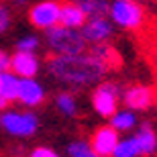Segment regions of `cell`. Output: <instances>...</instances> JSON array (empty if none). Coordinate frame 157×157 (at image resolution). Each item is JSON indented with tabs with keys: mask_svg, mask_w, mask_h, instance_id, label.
<instances>
[{
	"mask_svg": "<svg viewBox=\"0 0 157 157\" xmlns=\"http://www.w3.org/2000/svg\"><path fill=\"white\" fill-rule=\"evenodd\" d=\"M88 21V14L80 8L76 0L61 2V14H59V25L67 29H82Z\"/></svg>",
	"mask_w": 157,
	"mask_h": 157,
	"instance_id": "cell-12",
	"label": "cell"
},
{
	"mask_svg": "<svg viewBox=\"0 0 157 157\" xmlns=\"http://www.w3.org/2000/svg\"><path fill=\"white\" fill-rule=\"evenodd\" d=\"M18 86H21V78L12 74L10 70L0 74V98L6 100L10 104L12 100H18Z\"/></svg>",
	"mask_w": 157,
	"mask_h": 157,
	"instance_id": "cell-14",
	"label": "cell"
},
{
	"mask_svg": "<svg viewBox=\"0 0 157 157\" xmlns=\"http://www.w3.org/2000/svg\"><path fill=\"white\" fill-rule=\"evenodd\" d=\"M135 141H137V145L141 149V155L149 157L157 151V133H155V128H153V124L149 121L141 122L139 131L135 133Z\"/></svg>",
	"mask_w": 157,
	"mask_h": 157,
	"instance_id": "cell-13",
	"label": "cell"
},
{
	"mask_svg": "<svg viewBox=\"0 0 157 157\" xmlns=\"http://www.w3.org/2000/svg\"><path fill=\"white\" fill-rule=\"evenodd\" d=\"M137 124V117H135V110H117L110 117V127H114L117 131H131V128Z\"/></svg>",
	"mask_w": 157,
	"mask_h": 157,
	"instance_id": "cell-15",
	"label": "cell"
},
{
	"mask_svg": "<svg viewBox=\"0 0 157 157\" xmlns=\"http://www.w3.org/2000/svg\"><path fill=\"white\" fill-rule=\"evenodd\" d=\"M8 70H10V55L4 49H0V74L2 71H8Z\"/></svg>",
	"mask_w": 157,
	"mask_h": 157,
	"instance_id": "cell-24",
	"label": "cell"
},
{
	"mask_svg": "<svg viewBox=\"0 0 157 157\" xmlns=\"http://www.w3.org/2000/svg\"><path fill=\"white\" fill-rule=\"evenodd\" d=\"M80 31L88 43H94V45L108 43L114 37V23L106 17H90Z\"/></svg>",
	"mask_w": 157,
	"mask_h": 157,
	"instance_id": "cell-7",
	"label": "cell"
},
{
	"mask_svg": "<svg viewBox=\"0 0 157 157\" xmlns=\"http://www.w3.org/2000/svg\"><path fill=\"white\" fill-rule=\"evenodd\" d=\"M0 128L12 137H31L39 128V118L31 110H4L0 114Z\"/></svg>",
	"mask_w": 157,
	"mask_h": 157,
	"instance_id": "cell-4",
	"label": "cell"
},
{
	"mask_svg": "<svg viewBox=\"0 0 157 157\" xmlns=\"http://www.w3.org/2000/svg\"><path fill=\"white\" fill-rule=\"evenodd\" d=\"M12 2H14V6H25L29 0H12Z\"/></svg>",
	"mask_w": 157,
	"mask_h": 157,
	"instance_id": "cell-25",
	"label": "cell"
},
{
	"mask_svg": "<svg viewBox=\"0 0 157 157\" xmlns=\"http://www.w3.org/2000/svg\"><path fill=\"white\" fill-rule=\"evenodd\" d=\"M45 100V88L35 78H21L18 86V102L27 108H35Z\"/></svg>",
	"mask_w": 157,
	"mask_h": 157,
	"instance_id": "cell-9",
	"label": "cell"
},
{
	"mask_svg": "<svg viewBox=\"0 0 157 157\" xmlns=\"http://www.w3.org/2000/svg\"><path fill=\"white\" fill-rule=\"evenodd\" d=\"M153 59H155V63H157V45H155V51H153Z\"/></svg>",
	"mask_w": 157,
	"mask_h": 157,
	"instance_id": "cell-26",
	"label": "cell"
},
{
	"mask_svg": "<svg viewBox=\"0 0 157 157\" xmlns=\"http://www.w3.org/2000/svg\"><path fill=\"white\" fill-rule=\"evenodd\" d=\"M55 106H57V110L65 117H76L78 114V100L76 96L71 92H61L57 94V98H55Z\"/></svg>",
	"mask_w": 157,
	"mask_h": 157,
	"instance_id": "cell-16",
	"label": "cell"
},
{
	"mask_svg": "<svg viewBox=\"0 0 157 157\" xmlns=\"http://www.w3.org/2000/svg\"><path fill=\"white\" fill-rule=\"evenodd\" d=\"M118 100H121V88L114 82H102L96 86L92 94V106L100 117L110 118L118 110Z\"/></svg>",
	"mask_w": 157,
	"mask_h": 157,
	"instance_id": "cell-5",
	"label": "cell"
},
{
	"mask_svg": "<svg viewBox=\"0 0 157 157\" xmlns=\"http://www.w3.org/2000/svg\"><path fill=\"white\" fill-rule=\"evenodd\" d=\"M59 14H61V2L57 0H41L31 6L29 21L37 29H53L59 25Z\"/></svg>",
	"mask_w": 157,
	"mask_h": 157,
	"instance_id": "cell-6",
	"label": "cell"
},
{
	"mask_svg": "<svg viewBox=\"0 0 157 157\" xmlns=\"http://www.w3.org/2000/svg\"><path fill=\"white\" fill-rule=\"evenodd\" d=\"M110 21L121 29L135 31L145 21V10L137 0H114L110 4Z\"/></svg>",
	"mask_w": 157,
	"mask_h": 157,
	"instance_id": "cell-3",
	"label": "cell"
},
{
	"mask_svg": "<svg viewBox=\"0 0 157 157\" xmlns=\"http://www.w3.org/2000/svg\"><path fill=\"white\" fill-rule=\"evenodd\" d=\"M137 2H139V0H137Z\"/></svg>",
	"mask_w": 157,
	"mask_h": 157,
	"instance_id": "cell-27",
	"label": "cell"
},
{
	"mask_svg": "<svg viewBox=\"0 0 157 157\" xmlns=\"http://www.w3.org/2000/svg\"><path fill=\"white\" fill-rule=\"evenodd\" d=\"M29 157H59V153L53 151L51 147H35Z\"/></svg>",
	"mask_w": 157,
	"mask_h": 157,
	"instance_id": "cell-23",
	"label": "cell"
},
{
	"mask_svg": "<svg viewBox=\"0 0 157 157\" xmlns=\"http://www.w3.org/2000/svg\"><path fill=\"white\" fill-rule=\"evenodd\" d=\"M10 71L18 78H35L39 71V57L33 51H17L10 55Z\"/></svg>",
	"mask_w": 157,
	"mask_h": 157,
	"instance_id": "cell-10",
	"label": "cell"
},
{
	"mask_svg": "<svg viewBox=\"0 0 157 157\" xmlns=\"http://www.w3.org/2000/svg\"><path fill=\"white\" fill-rule=\"evenodd\" d=\"M139 155H141V149H139V145H137L135 137L121 139L117 149H114V153H112V157H139Z\"/></svg>",
	"mask_w": 157,
	"mask_h": 157,
	"instance_id": "cell-19",
	"label": "cell"
},
{
	"mask_svg": "<svg viewBox=\"0 0 157 157\" xmlns=\"http://www.w3.org/2000/svg\"><path fill=\"white\" fill-rule=\"evenodd\" d=\"M118 141H121V137H118V131L114 127H100L94 131L90 145L98 157H112Z\"/></svg>",
	"mask_w": 157,
	"mask_h": 157,
	"instance_id": "cell-8",
	"label": "cell"
},
{
	"mask_svg": "<svg viewBox=\"0 0 157 157\" xmlns=\"http://www.w3.org/2000/svg\"><path fill=\"white\" fill-rule=\"evenodd\" d=\"M45 43L53 55H82L88 47V41L84 39L80 29H67L61 25L47 31Z\"/></svg>",
	"mask_w": 157,
	"mask_h": 157,
	"instance_id": "cell-2",
	"label": "cell"
},
{
	"mask_svg": "<svg viewBox=\"0 0 157 157\" xmlns=\"http://www.w3.org/2000/svg\"><path fill=\"white\" fill-rule=\"evenodd\" d=\"M124 104L131 110H147L149 106L153 104V90L147 86H141V84H135V86H128L124 90Z\"/></svg>",
	"mask_w": 157,
	"mask_h": 157,
	"instance_id": "cell-11",
	"label": "cell"
},
{
	"mask_svg": "<svg viewBox=\"0 0 157 157\" xmlns=\"http://www.w3.org/2000/svg\"><path fill=\"white\" fill-rule=\"evenodd\" d=\"M39 45H41V41L35 35H25L17 41V51H33L35 53V49Z\"/></svg>",
	"mask_w": 157,
	"mask_h": 157,
	"instance_id": "cell-21",
	"label": "cell"
},
{
	"mask_svg": "<svg viewBox=\"0 0 157 157\" xmlns=\"http://www.w3.org/2000/svg\"><path fill=\"white\" fill-rule=\"evenodd\" d=\"M67 155L70 157H98L88 141H74L67 147Z\"/></svg>",
	"mask_w": 157,
	"mask_h": 157,
	"instance_id": "cell-20",
	"label": "cell"
},
{
	"mask_svg": "<svg viewBox=\"0 0 157 157\" xmlns=\"http://www.w3.org/2000/svg\"><path fill=\"white\" fill-rule=\"evenodd\" d=\"M92 55H96L98 59H102L108 67H117L118 65V55L114 53V49H112L108 43H98V45H94Z\"/></svg>",
	"mask_w": 157,
	"mask_h": 157,
	"instance_id": "cell-18",
	"label": "cell"
},
{
	"mask_svg": "<svg viewBox=\"0 0 157 157\" xmlns=\"http://www.w3.org/2000/svg\"><path fill=\"white\" fill-rule=\"evenodd\" d=\"M10 21H12V18H10V12H8V8H6L4 4H2V0H0V35L8 31Z\"/></svg>",
	"mask_w": 157,
	"mask_h": 157,
	"instance_id": "cell-22",
	"label": "cell"
},
{
	"mask_svg": "<svg viewBox=\"0 0 157 157\" xmlns=\"http://www.w3.org/2000/svg\"><path fill=\"white\" fill-rule=\"evenodd\" d=\"M76 2L88 17H106V12L110 10V4L106 0H76Z\"/></svg>",
	"mask_w": 157,
	"mask_h": 157,
	"instance_id": "cell-17",
	"label": "cell"
},
{
	"mask_svg": "<svg viewBox=\"0 0 157 157\" xmlns=\"http://www.w3.org/2000/svg\"><path fill=\"white\" fill-rule=\"evenodd\" d=\"M110 70L108 65L96 55H51L47 61V71L55 80L63 82L74 88H86L98 84Z\"/></svg>",
	"mask_w": 157,
	"mask_h": 157,
	"instance_id": "cell-1",
	"label": "cell"
}]
</instances>
